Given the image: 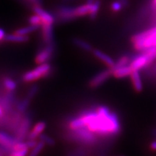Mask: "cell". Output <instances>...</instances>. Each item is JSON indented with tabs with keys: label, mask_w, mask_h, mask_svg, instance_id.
Listing matches in <instances>:
<instances>
[{
	"label": "cell",
	"mask_w": 156,
	"mask_h": 156,
	"mask_svg": "<svg viewBox=\"0 0 156 156\" xmlns=\"http://www.w3.org/2000/svg\"><path fill=\"white\" fill-rule=\"evenodd\" d=\"M28 23H30V25H36V26L41 27V25H42V20L39 15L37 14H34L29 17Z\"/></svg>",
	"instance_id": "27"
},
{
	"label": "cell",
	"mask_w": 156,
	"mask_h": 156,
	"mask_svg": "<svg viewBox=\"0 0 156 156\" xmlns=\"http://www.w3.org/2000/svg\"><path fill=\"white\" fill-rule=\"evenodd\" d=\"M17 142H18V140L15 136H12L6 132H0V151L2 153L9 155Z\"/></svg>",
	"instance_id": "6"
},
{
	"label": "cell",
	"mask_w": 156,
	"mask_h": 156,
	"mask_svg": "<svg viewBox=\"0 0 156 156\" xmlns=\"http://www.w3.org/2000/svg\"><path fill=\"white\" fill-rule=\"evenodd\" d=\"M151 9L152 12H153V13L156 12V0H151Z\"/></svg>",
	"instance_id": "32"
},
{
	"label": "cell",
	"mask_w": 156,
	"mask_h": 156,
	"mask_svg": "<svg viewBox=\"0 0 156 156\" xmlns=\"http://www.w3.org/2000/svg\"><path fill=\"white\" fill-rule=\"evenodd\" d=\"M92 53L95 57L98 58L100 61H101L103 63L106 64L108 68L112 69V68L114 67L115 64V61L110 56H108V54L104 53V52L101 51L100 49H96V48H94V49L93 50Z\"/></svg>",
	"instance_id": "13"
},
{
	"label": "cell",
	"mask_w": 156,
	"mask_h": 156,
	"mask_svg": "<svg viewBox=\"0 0 156 156\" xmlns=\"http://www.w3.org/2000/svg\"><path fill=\"white\" fill-rule=\"evenodd\" d=\"M29 39L30 38L28 36H23V35H19L14 33V34L6 35L5 41L21 44V43H26L29 41Z\"/></svg>",
	"instance_id": "17"
},
{
	"label": "cell",
	"mask_w": 156,
	"mask_h": 156,
	"mask_svg": "<svg viewBox=\"0 0 156 156\" xmlns=\"http://www.w3.org/2000/svg\"><path fill=\"white\" fill-rule=\"evenodd\" d=\"M152 134L156 138V128L153 129L152 130Z\"/></svg>",
	"instance_id": "36"
},
{
	"label": "cell",
	"mask_w": 156,
	"mask_h": 156,
	"mask_svg": "<svg viewBox=\"0 0 156 156\" xmlns=\"http://www.w3.org/2000/svg\"><path fill=\"white\" fill-rule=\"evenodd\" d=\"M92 4V3H91ZM91 4L89 3H85L84 5H82L80 6H78V7H75V15L76 17H81L88 15L90 13V6Z\"/></svg>",
	"instance_id": "20"
},
{
	"label": "cell",
	"mask_w": 156,
	"mask_h": 156,
	"mask_svg": "<svg viewBox=\"0 0 156 156\" xmlns=\"http://www.w3.org/2000/svg\"><path fill=\"white\" fill-rule=\"evenodd\" d=\"M31 124H32V119H31L30 115H29L28 114H25L17 131L14 134L15 138L18 141H24L25 138L28 137Z\"/></svg>",
	"instance_id": "5"
},
{
	"label": "cell",
	"mask_w": 156,
	"mask_h": 156,
	"mask_svg": "<svg viewBox=\"0 0 156 156\" xmlns=\"http://www.w3.org/2000/svg\"><path fill=\"white\" fill-rule=\"evenodd\" d=\"M111 76H112V70L111 68L103 70L100 73H97L90 80L88 83L89 87L93 89L100 87L101 85H102L103 83L108 80Z\"/></svg>",
	"instance_id": "8"
},
{
	"label": "cell",
	"mask_w": 156,
	"mask_h": 156,
	"mask_svg": "<svg viewBox=\"0 0 156 156\" xmlns=\"http://www.w3.org/2000/svg\"><path fill=\"white\" fill-rule=\"evenodd\" d=\"M96 134L89 130L87 127H83L75 130H69L67 134L68 139L82 145H92L98 142Z\"/></svg>",
	"instance_id": "3"
},
{
	"label": "cell",
	"mask_w": 156,
	"mask_h": 156,
	"mask_svg": "<svg viewBox=\"0 0 156 156\" xmlns=\"http://www.w3.org/2000/svg\"><path fill=\"white\" fill-rule=\"evenodd\" d=\"M29 149L20 150V151H12L8 156H27L28 154Z\"/></svg>",
	"instance_id": "29"
},
{
	"label": "cell",
	"mask_w": 156,
	"mask_h": 156,
	"mask_svg": "<svg viewBox=\"0 0 156 156\" xmlns=\"http://www.w3.org/2000/svg\"><path fill=\"white\" fill-rule=\"evenodd\" d=\"M131 42L134 49L143 52L152 47H156V25L151 28L134 35Z\"/></svg>",
	"instance_id": "2"
},
{
	"label": "cell",
	"mask_w": 156,
	"mask_h": 156,
	"mask_svg": "<svg viewBox=\"0 0 156 156\" xmlns=\"http://www.w3.org/2000/svg\"><path fill=\"white\" fill-rule=\"evenodd\" d=\"M52 67L50 64L44 63L38 64L34 69L29 70L23 74L22 79L25 83H32L41 78H46L51 75Z\"/></svg>",
	"instance_id": "4"
},
{
	"label": "cell",
	"mask_w": 156,
	"mask_h": 156,
	"mask_svg": "<svg viewBox=\"0 0 156 156\" xmlns=\"http://www.w3.org/2000/svg\"><path fill=\"white\" fill-rule=\"evenodd\" d=\"M112 76L117 78V79H122L127 77H130L131 74L133 72V69L130 65L123 66V67H116L112 69Z\"/></svg>",
	"instance_id": "14"
},
{
	"label": "cell",
	"mask_w": 156,
	"mask_h": 156,
	"mask_svg": "<svg viewBox=\"0 0 156 156\" xmlns=\"http://www.w3.org/2000/svg\"><path fill=\"white\" fill-rule=\"evenodd\" d=\"M40 28L39 26H36V25H28V26L25 27H23V28H20L19 29H17L15 31L14 33L19 35H23V36H28V35L32 34V33L35 32L37 30Z\"/></svg>",
	"instance_id": "21"
},
{
	"label": "cell",
	"mask_w": 156,
	"mask_h": 156,
	"mask_svg": "<svg viewBox=\"0 0 156 156\" xmlns=\"http://www.w3.org/2000/svg\"><path fill=\"white\" fill-rule=\"evenodd\" d=\"M38 91H39L38 85H36V84L33 85L32 86L29 88L28 93H27V95H26V97L28 98L29 99H30V100L32 101V99L34 98L35 96H36V95H37V93H38Z\"/></svg>",
	"instance_id": "28"
},
{
	"label": "cell",
	"mask_w": 156,
	"mask_h": 156,
	"mask_svg": "<svg viewBox=\"0 0 156 156\" xmlns=\"http://www.w3.org/2000/svg\"><path fill=\"white\" fill-rule=\"evenodd\" d=\"M132 58H130L129 56L127 55H124L122 56H121L120 58H119L115 62V64L114 66V68H116V67H123V66H126L128 65L129 64H130L131 62Z\"/></svg>",
	"instance_id": "24"
},
{
	"label": "cell",
	"mask_w": 156,
	"mask_h": 156,
	"mask_svg": "<svg viewBox=\"0 0 156 156\" xmlns=\"http://www.w3.org/2000/svg\"><path fill=\"white\" fill-rule=\"evenodd\" d=\"M6 33L2 28H0V43L5 41V39L6 37Z\"/></svg>",
	"instance_id": "31"
},
{
	"label": "cell",
	"mask_w": 156,
	"mask_h": 156,
	"mask_svg": "<svg viewBox=\"0 0 156 156\" xmlns=\"http://www.w3.org/2000/svg\"><path fill=\"white\" fill-rule=\"evenodd\" d=\"M75 7L69 6H61L58 7L56 12V16L61 22H67L77 18L75 15Z\"/></svg>",
	"instance_id": "10"
},
{
	"label": "cell",
	"mask_w": 156,
	"mask_h": 156,
	"mask_svg": "<svg viewBox=\"0 0 156 156\" xmlns=\"http://www.w3.org/2000/svg\"><path fill=\"white\" fill-rule=\"evenodd\" d=\"M38 138L41 141L44 142V143L46 144V145L54 146L56 144V142H55V140H54V138H52L51 136H50L49 135H48V134H46L42 133Z\"/></svg>",
	"instance_id": "26"
},
{
	"label": "cell",
	"mask_w": 156,
	"mask_h": 156,
	"mask_svg": "<svg viewBox=\"0 0 156 156\" xmlns=\"http://www.w3.org/2000/svg\"><path fill=\"white\" fill-rule=\"evenodd\" d=\"M101 7V2L99 0H95L91 4L90 10L89 17L91 20H94L96 18L98 14L99 9Z\"/></svg>",
	"instance_id": "22"
},
{
	"label": "cell",
	"mask_w": 156,
	"mask_h": 156,
	"mask_svg": "<svg viewBox=\"0 0 156 156\" xmlns=\"http://www.w3.org/2000/svg\"><path fill=\"white\" fill-rule=\"evenodd\" d=\"M34 12L41 18L42 24H54L55 17L50 12L43 9L41 6H34Z\"/></svg>",
	"instance_id": "11"
},
{
	"label": "cell",
	"mask_w": 156,
	"mask_h": 156,
	"mask_svg": "<svg viewBox=\"0 0 156 156\" xmlns=\"http://www.w3.org/2000/svg\"><path fill=\"white\" fill-rule=\"evenodd\" d=\"M130 78H131L132 86H133L134 90L137 93H141L143 90V83H142L140 71L133 70L130 75Z\"/></svg>",
	"instance_id": "16"
},
{
	"label": "cell",
	"mask_w": 156,
	"mask_h": 156,
	"mask_svg": "<svg viewBox=\"0 0 156 156\" xmlns=\"http://www.w3.org/2000/svg\"><path fill=\"white\" fill-rule=\"evenodd\" d=\"M4 114H5V111L3 110L2 107L0 106V118H2L4 116Z\"/></svg>",
	"instance_id": "35"
},
{
	"label": "cell",
	"mask_w": 156,
	"mask_h": 156,
	"mask_svg": "<svg viewBox=\"0 0 156 156\" xmlns=\"http://www.w3.org/2000/svg\"><path fill=\"white\" fill-rule=\"evenodd\" d=\"M45 145H46V144L44 142L40 140V141L38 142L37 145L33 148L32 151L29 153L28 156H38L39 154L41 153V152L44 150Z\"/></svg>",
	"instance_id": "25"
},
{
	"label": "cell",
	"mask_w": 156,
	"mask_h": 156,
	"mask_svg": "<svg viewBox=\"0 0 156 156\" xmlns=\"http://www.w3.org/2000/svg\"><path fill=\"white\" fill-rule=\"evenodd\" d=\"M153 62L151 61V59L145 52H140V54L135 56L134 58H132L129 65L131 66L133 70L140 71V70L148 67Z\"/></svg>",
	"instance_id": "7"
},
{
	"label": "cell",
	"mask_w": 156,
	"mask_h": 156,
	"mask_svg": "<svg viewBox=\"0 0 156 156\" xmlns=\"http://www.w3.org/2000/svg\"><path fill=\"white\" fill-rule=\"evenodd\" d=\"M150 147L153 151H156V139L153 140L150 144Z\"/></svg>",
	"instance_id": "33"
},
{
	"label": "cell",
	"mask_w": 156,
	"mask_h": 156,
	"mask_svg": "<svg viewBox=\"0 0 156 156\" xmlns=\"http://www.w3.org/2000/svg\"><path fill=\"white\" fill-rule=\"evenodd\" d=\"M119 1L122 4L124 7H126L127 5V0H119Z\"/></svg>",
	"instance_id": "34"
},
{
	"label": "cell",
	"mask_w": 156,
	"mask_h": 156,
	"mask_svg": "<svg viewBox=\"0 0 156 156\" xmlns=\"http://www.w3.org/2000/svg\"><path fill=\"white\" fill-rule=\"evenodd\" d=\"M0 156H2V153L1 151H0Z\"/></svg>",
	"instance_id": "37"
},
{
	"label": "cell",
	"mask_w": 156,
	"mask_h": 156,
	"mask_svg": "<svg viewBox=\"0 0 156 156\" xmlns=\"http://www.w3.org/2000/svg\"><path fill=\"white\" fill-rule=\"evenodd\" d=\"M72 42L77 47L80 48L83 51H85L92 52L93 50L94 49L92 45L90 44V43L85 41V40L80 38H73V40H72Z\"/></svg>",
	"instance_id": "18"
},
{
	"label": "cell",
	"mask_w": 156,
	"mask_h": 156,
	"mask_svg": "<svg viewBox=\"0 0 156 156\" xmlns=\"http://www.w3.org/2000/svg\"><path fill=\"white\" fill-rule=\"evenodd\" d=\"M31 102L30 99H29L28 98L25 96L24 98H23L22 100L19 101L18 102L16 103L15 106H16V110L17 112H20L21 114H25V112H27L29 108Z\"/></svg>",
	"instance_id": "19"
},
{
	"label": "cell",
	"mask_w": 156,
	"mask_h": 156,
	"mask_svg": "<svg viewBox=\"0 0 156 156\" xmlns=\"http://www.w3.org/2000/svg\"><path fill=\"white\" fill-rule=\"evenodd\" d=\"M3 85L7 90V91H14L16 90L17 87V84L14 80L10 77H5L3 80Z\"/></svg>",
	"instance_id": "23"
},
{
	"label": "cell",
	"mask_w": 156,
	"mask_h": 156,
	"mask_svg": "<svg viewBox=\"0 0 156 156\" xmlns=\"http://www.w3.org/2000/svg\"><path fill=\"white\" fill-rule=\"evenodd\" d=\"M85 127L100 136H114L122 132V124L116 113L106 106L87 110L79 115Z\"/></svg>",
	"instance_id": "1"
},
{
	"label": "cell",
	"mask_w": 156,
	"mask_h": 156,
	"mask_svg": "<svg viewBox=\"0 0 156 156\" xmlns=\"http://www.w3.org/2000/svg\"><path fill=\"white\" fill-rule=\"evenodd\" d=\"M54 49H55L54 43L46 45V46L36 54L35 57V62L37 64L47 63L53 56Z\"/></svg>",
	"instance_id": "9"
},
{
	"label": "cell",
	"mask_w": 156,
	"mask_h": 156,
	"mask_svg": "<svg viewBox=\"0 0 156 156\" xmlns=\"http://www.w3.org/2000/svg\"><path fill=\"white\" fill-rule=\"evenodd\" d=\"M46 127V123L44 121L37 122L35 126L29 132L28 135V140H36L43 133Z\"/></svg>",
	"instance_id": "15"
},
{
	"label": "cell",
	"mask_w": 156,
	"mask_h": 156,
	"mask_svg": "<svg viewBox=\"0 0 156 156\" xmlns=\"http://www.w3.org/2000/svg\"><path fill=\"white\" fill-rule=\"evenodd\" d=\"M41 34L43 41L46 45L54 44V29L53 24H42Z\"/></svg>",
	"instance_id": "12"
},
{
	"label": "cell",
	"mask_w": 156,
	"mask_h": 156,
	"mask_svg": "<svg viewBox=\"0 0 156 156\" xmlns=\"http://www.w3.org/2000/svg\"><path fill=\"white\" fill-rule=\"evenodd\" d=\"M124 7V6L122 3L120 2L119 1H116L114 2L111 5V9H112V11L114 12H120Z\"/></svg>",
	"instance_id": "30"
}]
</instances>
